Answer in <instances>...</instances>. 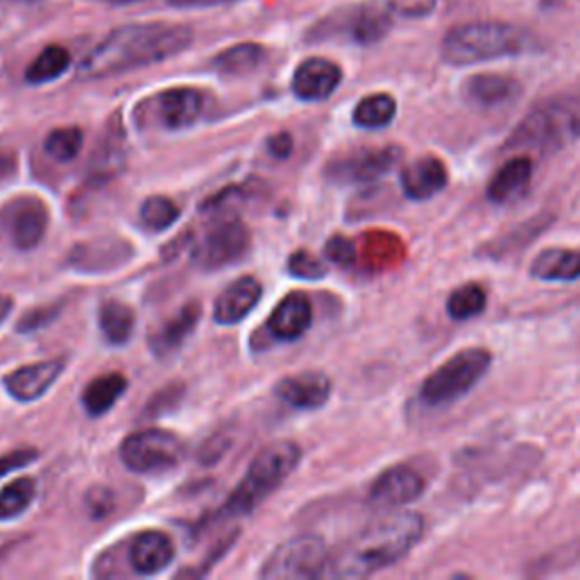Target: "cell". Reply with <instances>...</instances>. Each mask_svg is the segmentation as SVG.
Segmentation results:
<instances>
[{
	"instance_id": "obj_14",
	"label": "cell",
	"mask_w": 580,
	"mask_h": 580,
	"mask_svg": "<svg viewBox=\"0 0 580 580\" xmlns=\"http://www.w3.org/2000/svg\"><path fill=\"white\" fill-rule=\"evenodd\" d=\"M342 82V71L336 62L324 57L304 60L293 76V93L304 102H320L333 96Z\"/></svg>"
},
{
	"instance_id": "obj_9",
	"label": "cell",
	"mask_w": 580,
	"mask_h": 580,
	"mask_svg": "<svg viewBox=\"0 0 580 580\" xmlns=\"http://www.w3.org/2000/svg\"><path fill=\"white\" fill-rule=\"evenodd\" d=\"M250 250V229L241 220L216 224L193 252L196 266L202 270H220L241 261Z\"/></svg>"
},
{
	"instance_id": "obj_12",
	"label": "cell",
	"mask_w": 580,
	"mask_h": 580,
	"mask_svg": "<svg viewBox=\"0 0 580 580\" xmlns=\"http://www.w3.org/2000/svg\"><path fill=\"white\" fill-rule=\"evenodd\" d=\"M424 479L409 466H394L377 477L370 488V501L379 508H401L424 494Z\"/></svg>"
},
{
	"instance_id": "obj_41",
	"label": "cell",
	"mask_w": 580,
	"mask_h": 580,
	"mask_svg": "<svg viewBox=\"0 0 580 580\" xmlns=\"http://www.w3.org/2000/svg\"><path fill=\"white\" fill-rule=\"evenodd\" d=\"M57 316H60V307H50V309H37L32 313H28L26 318H21L19 322V331H34V329H43L46 324H50Z\"/></svg>"
},
{
	"instance_id": "obj_39",
	"label": "cell",
	"mask_w": 580,
	"mask_h": 580,
	"mask_svg": "<svg viewBox=\"0 0 580 580\" xmlns=\"http://www.w3.org/2000/svg\"><path fill=\"white\" fill-rule=\"evenodd\" d=\"M438 6V0H388V8L401 17L420 19L429 17Z\"/></svg>"
},
{
	"instance_id": "obj_23",
	"label": "cell",
	"mask_w": 580,
	"mask_h": 580,
	"mask_svg": "<svg viewBox=\"0 0 580 580\" xmlns=\"http://www.w3.org/2000/svg\"><path fill=\"white\" fill-rule=\"evenodd\" d=\"M533 178V161L529 157H512L506 161L488 184V200L492 204H508L529 191Z\"/></svg>"
},
{
	"instance_id": "obj_31",
	"label": "cell",
	"mask_w": 580,
	"mask_h": 580,
	"mask_svg": "<svg viewBox=\"0 0 580 580\" xmlns=\"http://www.w3.org/2000/svg\"><path fill=\"white\" fill-rule=\"evenodd\" d=\"M71 67V52L62 46H48L43 48L34 62L26 71V82L30 84H46L57 78H62Z\"/></svg>"
},
{
	"instance_id": "obj_46",
	"label": "cell",
	"mask_w": 580,
	"mask_h": 580,
	"mask_svg": "<svg viewBox=\"0 0 580 580\" xmlns=\"http://www.w3.org/2000/svg\"><path fill=\"white\" fill-rule=\"evenodd\" d=\"M10 311H12V300L6 298V296H0V324L8 320Z\"/></svg>"
},
{
	"instance_id": "obj_16",
	"label": "cell",
	"mask_w": 580,
	"mask_h": 580,
	"mask_svg": "<svg viewBox=\"0 0 580 580\" xmlns=\"http://www.w3.org/2000/svg\"><path fill=\"white\" fill-rule=\"evenodd\" d=\"M261 296H263V288L254 277H241L237 281H231L216 300L213 307L216 322L224 327L243 322L259 304Z\"/></svg>"
},
{
	"instance_id": "obj_29",
	"label": "cell",
	"mask_w": 580,
	"mask_h": 580,
	"mask_svg": "<svg viewBox=\"0 0 580 580\" xmlns=\"http://www.w3.org/2000/svg\"><path fill=\"white\" fill-rule=\"evenodd\" d=\"M266 60V48L259 43H237L213 57L211 67L222 76H246L261 67Z\"/></svg>"
},
{
	"instance_id": "obj_4",
	"label": "cell",
	"mask_w": 580,
	"mask_h": 580,
	"mask_svg": "<svg viewBox=\"0 0 580 580\" xmlns=\"http://www.w3.org/2000/svg\"><path fill=\"white\" fill-rule=\"evenodd\" d=\"M538 48L531 32L501 21H474L447 32L442 41V57L453 67H470L501 57L524 54Z\"/></svg>"
},
{
	"instance_id": "obj_40",
	"label": "cell",
	"mask_w": 580,
	"mask_h": 580,
	"mask_svg": "<svg viewBox=\"0 0 580 580\" xmlns=\"http://www.w3.org/2000/svg\"><path fill=\"white\" fill-rule=\"evenodd\" d=\"M37 449H19V451H10L8 456L0 458V479H3L8 472L12 470H21L28 468L30 462L37 460Z\"/></svg>"
},
{
	"instance_id": "obj_13",
	"label": "cell",
	"mask_w": 580,
	"mask_h": 580,
	"mask_svg": "<svg viewBox=\"0 0 580 580\" xmlns=\"http://www.w3.org/2000/svg\"><path fill=\"white\" fill-rule=\"evenodd\" d=\"M132 246L123 239L100 237L87 243H78L69 254V266L82 272H107L132 259Z\"/></svg>"
},
{
	"instance_id": "obj_26",
	"label": "cell",
	"mask_w": 580,
	"mask_h": 580,
	"mask_svg": "<svg viewBox=\"0 0 580 580\" xmlns=\"http://www.w3.org/2000/svg\"><path fill=\"white\" fill-rule=\"evenodd\" d=\"M128 390V379L119 372L96 377L82 392V406L91 418H100L109 413L116 401H119Z\"/></svg>"
},
{
	"instance_id": "obj_10",
	"label": "cell",
	"mask_w": 580,
	"mask_h": 580,
	"mask_svg": "<svg viewBox=\"0 0 580 580\" xmlns=\"http://www.w3.org/2000/svg\"><path fill=\"white\" fill-rule=\"evenodd\" d=\"M0 227L19 250H32L46 237L48 209L39 198H17L0 209Z\"/></svg>"
},
{
	"instance_id": "obj_25",
	"label": "cell",
	"mask_w": 580,
	"mask_h": 580,
	"mask_svg": "<svg viewBox=\"0 0 580 580\" xmlns=\"http://www.w3.org/2000/svg\"><path fill=\"white\" fill-rule=\"evenodd\" d=\"M531 277L540 281H578L580 279V250L549 248L531 263Z\"/></svg>"
},
{
	"instance_id": "obj_33",
	"label": "cell",
	"mask_w": 580,
	"mask_h": 580,
	"mask_svg": "<svg viewBox=\"0 0 580 580\" xmlns=\"http://www.w3.org/2000/svg\"><path fill=\"white\" fill-rule=\"evenodd\" d=\"M397 116V102L388 93H374L363 98L354 109V126L363 130L388 128Z\"/></svg>"
},
{
	"instance_id": "obj_8",
	"label": "cell",
	"mask_w": 580,
	"mask_h": 580,
	"mask_svg": "<svg viewBox=\"0 0 580 580\" xmlns=\"http://www.w3.org/2000/svg\"><path fill=\"white\" fill-rule=\"evenodd\" d=\"M329 562L327 547L316 536H300L288 540L266 560L261 578L266 580H304L324 573Z\"/></svg>"
},
{
	"instance_id": "obj_19",
	"label": "cell",
	"mask_w": 580,
	"mask_h": 580,
	"mask_svg": "<svg viewBox=\"0 0 580 580\" xmlns=\"http://www.w3.org/2000/svg\"><path fill=\"white\" fill-rule=\"evenodd\" d=\"M313 322V307L311 300L296 290V293H288L277 309L272 311L268 320V329L272 331L274 338L283 342H293L302 338Z\"/></svg>"
},
{
	"instance_id": "obj_28",
	"label": "cell",
	"mask_w": 580,
	"mask_h": 580,
	"mask_svg": "<svg viewBox=\"0 0 580 580\" xmlns=\"http://www.w3.org/2000/svg\"><path fill=\"white\" fill-rule=\"evenodd\" d=\"M390 8H381V6H363L359 8L352 17H350V37L361 43V46H372L377 41H381L390 28H392V19H390Z\"/></svg>"
},
{
	"instance_id": "obj_43",
	"label": "cell",
	"mask_w": 580,
	"mask_h": 580,
	"mask_svg": "<svg viewBox=\"0 0 580 580\" xmlns=\"http://www.w3.org/2000/svg\"><path fill=\"white\" fill-rule=\"evenodd\" d=\"M268 150L274 159H288V154L293 152V139H290V134L281 132V134H274L270 141H268Z\"/></svg>"
},
{
	"instance_id": "obj_20",
	"label": "cell",
	"mask_w": 580,
	"mask_h": 580,
	"mask_svg": "<svg viewBox=\"0 0 580 580\" xmlns=\"http://www.w3.org/2000/svg\"><path fill=\"white\" fill-rule=\"evenodd\" d=\"M159 119L168 130H187L204 111V96L198 89H168L157 98Z\"/></svg>"
},
{
	"instance_id": "obj_22",
	"label": "cell",
	"mask_w": 580,
	"mask_h": 580,
	"mask_svg": "<svg viewBox=\"0 0 580 580\" xmlns=\"http://www.w3.org/2000/svg\"><path fill=\"white\" fill-rule=\"evenodd\" d=\"M176 558V544L161 531H143L130 547V564L141 576L163 571Z\"/></svg>"
},
{
	"instance_id": "obj_6",
	"label": "cell",
	"mask_w": 580,
	"mask_h": 580,
	"mask_svg": "<svg viewBox=\"0 0 580 580\" xmlns=\"http://www.w3.org/2000/svg\"><path fill=\"white\" fill-rule=\"evenodd\" d=\"M492 368V352L486 347H468L453 354L436 372H431L422 388L420 399L427 406H447L466 397Z\"/></svg>"
},
{
	"instance_id": "obj_3",
	"label": "cell",
	"mask_w": 580,
	"mask_h": 580,
	"mask_svg": "<svg viewBox=\"0 0 580 580\" xmlns=\"http://www.w3.org/2000/svg\"><path fill=\"white\" fill-rule=\"evenodd\" d=\"M580 139V96L558 93L540 100L506 141L510 152L553 154Z\"/></svg>"
},
{
	"instance_id": "obj_42",
	"label": "cell",
	"mask_w": 580,
	"mask_h": 580,
	"mask_svg": "<svg viewBox=\"0 0 580 580\" xmlns=\"http://www.w3.org/2000/svg\"><path fill=\"white\" fill-rule=\"evenodd\" d=\"M87 506L93 517H104L113 506V497L107 488H93V492L87 499Z\"/></svg>"
},
{
	"instance_id": "obj_35",
	"label": "cell",
	"mask_w": 580,
	"mask_h": 580,
	"mask_svg": "<svg viewBox=\"0 0 580 580\" xmlns=\"http://www.w3.org/2000/svg\"><path fill=\"white\" fill-rule=\"evenodd\" d=\"M84 143V134L80 128H60V130H52L46 137V152L54 159V161H73Z\"/></svg>"
},
{
	"instance_id": "obj_7",
	"label": "cell",
	"mask_w": 580,
	"mask_h": 580,
	"mask_svg": "<svg viewBox=\"0 0 580 580\" xmlns=\"http://www.w3.org/2000/svg\"><path fill=\"white\" fill-rule=\"evenodd\" d=\"M187 456L184 442L170 431L146 429L132 433L121 444V458L126 468L137 474H159L178 468Z\"/></svg>"
},
{
	"instance_id": "obj_5",
	"label": "cell",
	"mask_w": 580,
	"mask_h": 580,
	"mask_svg": "<svg viewBox=\"0 0 580 580\" xmlns=\"http://www.w3.org/2000/svg\"><path fill=\"white\" fill-rule=\"evenodd\" d=\"M302 460V449L290 442H272L266 447L248 468L243 481L229 494L222 506L224 517H246L259 508L290 474L296 472Z\"/></svg>"
},
{
	"instance_id": "obj_34",
	"label": "cell",
	"mask_w": 580,
	"mask_h": 580,
	"mask_svg": "<svg viewBox=\"0 0 580 580\" xmlns=\"http://www.w3.org/2000/svg\"><path fill=\"white\" fill-rule=\"evenodd\" d=\"M37 497V481L32 477H21L6 486L0 492V521H10L21 517Z\"/></svg>"
},
{
	"instance_id": "obj_24",
	"label": "cell",
	"mask_w": 580,
	"mask_h": 580,
	"mask_svg": "<svg viewBox=\"0 0 580 580\" xmlns=\"http://www.w3.org/2000/svg\"><path fill=\"white\" fill-rule=\"evenodd\" d=\"M202 316V307L198 302H189L176 318H170L152 338L150 347L152 352L161 359L170 357L172 352H178L184 344V340L196 331L198 322Z\"/></svg>"
},
{
	"instance_id": "obj_27",
	"label": "cell",
	"mask_w": 580,
	"mask_h": 580,
	"mask_svg": "<svg viewBox=\"0 0 580 580\" xmlns=\"http://www.w3.org/2000/svg\"><path fill=\"white\" fill-rule=\"evenodd\" d=\"M100 148L96 150L91 159V180L93 184H107L111 178H116L123 168V152H126V141H123V130L121 123L119 128H109L107 137Z\"/></svg>"
},
{
	"instance_id": "obj_44",
	"label": "cell",
	"mask_w": 580,
	"mask_h": 580,
	"mask_svg": "<svg viewBox=\"0 0 580 580\" xmlns=\"http://www.w3.org/2000/svg\"><path fill=\"white\" fill-rule=\"evenodd\" d=\"M176 8H218V6H231L237 0H168Z\"/></svg>"
},
{
	"instance_id": "obj_38",
	"label": "cell",
	"mask_w": 580,
	"mask_h": 580,
	"mask_svg": "<svg viewBox=\"0 0 580 580\" xmlns=\"http://www.w3.org/2000/svg\"><path fill=\"white\" fill-rule=\"evenodd\" d=\"M324 254H327L329 261H333L340 268H352L354 261H357V248L350 239H344V237H333L327 243Z\"/></svg>"
},
{
	"instance_id": "obj_18",
	"label": "cell",
	"mask_w": 580,
	"mask_h": 580,
	"mask_svg": "<svg viewBox=\"0 0 580 580\" xmlns=\"http://www.w3.org/2000/svg\"><path fill=\"white\" fill-rule=\"evenodd\" d=\"M449 182L447 166L438 157H420L401 170V191L406 198L424 202L440 193Z\"/></svg>"
},
{
	"instance_id": "obj_17",
	"label": "cell",
	"mask_w": 580,
	"mask_h": 580,
	"mask_svg": "<svg viewBox=\"0 0 580 580\" xmlns=\"http://www.w3.org/2000/svg\"><path fill=\"white\" fill-rule=\"evenodd\" d=\"M64 368H67L64 359H52V361H39V363H32V366H23L6 379V388L17 401H23V403L37 401L39 397H43L52 388V383L57 381V377L64 372Z\"/></svg>"
},
{
	"instance_id": "obj_45",
	"label": "cell",
	"mask_w": 580,
	"mask_h": 580,
	"mask_svg": "<svg viewBox=\"0 0 580 580\" xmlns=\"http://www.w3.org/2000/svg\"><path fill=\"white\" fill-rule=\"evenodd\" d=\"M14 170V157L8 152H0V180H6Z\"/></svg>"
},
{
	"instance_id": "obj_37",
	"label": "cell",
	"mask_w": 580,
	"mask_h": 580,
	"mask_svg": "<svg viewBox=\"0 0 580 580\" xmlns=\"http://www.w3.org/2000/svg\"><path fill=\"white\" fill-rule=\"evenodd\" d=\"M288 270H290V274H293V277L309 279V281L322 279L327 274L324 263L318 257H313L309 250L293 252V257L288 259Z\"/></svg>"
},
{
	"instance_id": "obj_32",
	"label": "cell",
	"mask_w": 580,
	"mask_h": 580,
	"mask_svg": "<svg viewBox=\"0 0 580 580\" xmlns=\"http://www.w3.org/2000/svg\"><path fill=\"white\" fill-rule=\"evenodd\" d=\"M488 307V293L481 283H462L447 298V313L456 322L481 316Z\"/></svg>"
},
{
	"instance_id": "obj_1",
	"label": "cell",
	"mask_w": 580,
	"mask_h": 580,
	"mask_svg": "<svg viewBox=\"0 0 580 580\" xmlns=\"http://www.w3.org/2000/svg\"><path fill=\"white\" fill-rule=\"evenodd\" d=\"M193 41L189 26L141 23L109 32L78 67L82 80L123 76L134 69L152 67L187 50Z\"/></svg>"
},
{
	"instance_id": "obj_21",
	"label": "cell",
	"mask_w": 580,
	"mask_h": 580,
	"mask_svg": "<svg viewBox=\"0 0 580 580\" xmlns=\"http://www.w3.org/2000/svg\"><path fill=\"white\" fill-rule=\"evenodd\" d=\"M521 93V84L514 78L497 76V73H481L472 76L462 84V98L470 104L481 109H494L517 100Z\"/></svg>"
},
{
	"instance_id": "obj_2",
	"label": "cell",
	"mask_w": 580,
	"mask_h": 580,
	"mask_svg": "<svg viewBox=\"0 0 580 580\" xmlns=\"http://www.w3.org/2000/svg\"><path fill=\"white\" fill-rule=\"evenodd\" d=\"M424 536L420 512H392L347 542L324 569V578H366L409 556Z\"/></svg>"
},
{
	"instance_id": "obj_47",
	"label": "cell",
	"mask_w": 580,
	"mask_h": 580,
	"mask_svg": "<svg viewBox=\"0 0 580 580\" xmlns=\"http://www.w3.org/2000/svg\"><path fill=\"white\" fill-rule=\"evenodd\" d=\"M104 6H113V8H123V6H132V3H141V0H100Z\"/></svg>"
},
{
	"instance_id": "obj_15",
	"label": "cell",
	"mask_w": 580,
	"mask_h": 580,
	"mask_svg": "<svg viewBox=\"0 0 580 580\" xmlns=\"http://www.w3.org/2000/svg\"><path fill=\"white\" fill-rule=\"evenodd\" d=\"M277 397L300 411H316L331 397V379L322 372H300L286 377L274 388Z\"/></svg>"
},
{
	"instance_id": "obj_36",
	"label": "cell",
	"mask_w": 580,
	"mask_h": 580,
	"mask_svg": "<svg viewBox=\"0 0 580 580\" xmlns=\"http://www.w3.org/2000/svg\"><path fill=\"white\" fill-rule=\"evenodd\" d=\"M180 218V207L166 196H152L141 207V224L150 231H163Z\"/></svg>"
},
{
	"instance_id": "obj_11",
	"label": "cell",
	"mask_w": 580,
	"mask_h": 580,
	"mask_svg": "<svg viewBox=\"0 0 580 580\" xmlns=\"http://www.w3.org/2000/svg\"><path fill=\"white\" fill-rule=\"evenodd\" d=\"M399 159H401V148L397 146L361 150L340 161H333L329 168V176L338 182H350V184L374 182L388 176V172L399 163Z\"/></svg>"
},
{
	"instance_id": "obj_30",
	"label": "cell",
	"mask_w": 580,
	"mask_h": 580,
	"mask_svg": "<svg viewBox=\"0 0 580 580\" xmlns=\"http://www.w3.org/2000/svg\"><path fill=\"white\" fill-rule=\"evenodd\" d=\"M98 322H100L102 338L109 344H126L132 338V331H134V324H137V316H134L132 307H128L126 302L107 300L100 307Z\"/></svg>"
}]
</instances>
